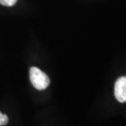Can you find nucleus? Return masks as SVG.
<instances>
[{
  "mask_svg": "<svg viewBox=\"0 0 126 126\" xmlns=\"http://www.w3.org/2000/svg\"><path fill=\"white\" fill-rule=\"evenodd\" d=\"M29 78L33 86L38 90L47 89L50 84V78L37 67H32L29 71Z\"/></svg>",
  "mask_w": 126,
  "mask_h": 126,
  "instance_id": "obj_1",
  "label": "nucleus"
},
{
  "mask_svg": "<svg viewBox=\"0 0 126 126\" xmlns=\"http://www.w3.org/2000/svg\"><path fill=\"white\" fill-rule=\"evenodd\" d=\"M114 94L118 102L126 103V76L120 77L116 80L114 86Z\"/></svg>",
  "mask_w": 126,
  "mask_h": 126,
  "instance_id": "obj_2",
  "label": "nucleus"
},
{
  "mask_svg": "<svg viewBox=\"0 0 126 126\" xmlns=\"http://www.w3.org/2000/svg\"><path fill=\"white\" fill-rule=\"evenodd\" d=\"M16 2L17 0H0V3L7 7H12L16 3Z\"/></svg>",
  "mask_w": 126,
  "mask_h": 126,
  "instance_id": "obj_3",
  "label": "nucleus"
},
{
  "mask_svg": "<svg viewBox=\"0 0 126 126\" xmlns=\"http://www.w3.org/2000/svg\"><path fill=\"white\" fill-rule=\"evenodd\" d=\"M7 122H8V117H7V116L5 114H2L0 111V126L7 125Z\"/></svg>",
  "mask_w": 126,
  "mask_h": 126,
  "instance_id": "obj_4",
  "label": "nucleus"
}]
</instances>
